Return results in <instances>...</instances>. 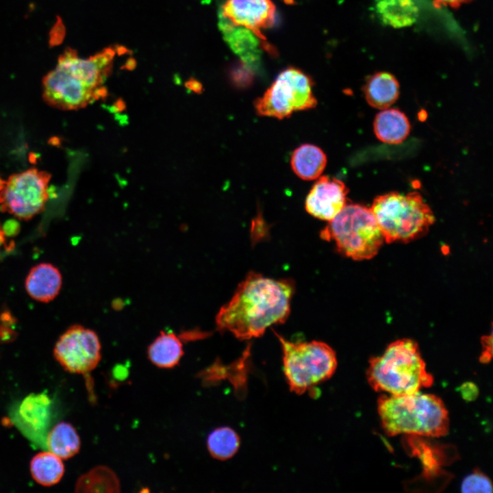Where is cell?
Returning <instances> with one entry per match:
<instances>
[{
  "instance_id": "obj_19",
  "label": "cell",
  "mask_w": 493,
  "mask_h": 493,
  "mask_svg": "<svg viewBox=\"0 0 493 493\" xmlns=\"http://www.w3.org/2000/svg\"><path fill=\"white\" fill-rule=\"evenodd\" d=\"M375 10L379 20L394 28L412 25L419 15L414 0H377Z\"/></svg>"
},
{
  "instance_id": "obj_9",
  "label": "cell",
  "mask_w": 493,
  "mask_h": 493,
  "mask_svg": "<svg viewBox=\"0 0 493 493\" xmlns=\"http://www.w3.org/2000/svg\"><path fill=\"white\" fill-rule=\"evenodd\" d=\"M51 175L31 168L12 175L0 191V210L27 220L43 211L49 198Z\"/></svg>"
},
{
  "instance_id": "obj_10",
  "label": "cell",
  "mask_w": 493,
  "mask_h": 493,
  "mask_svg": "<svg viewBox=\"0 0 493 493\" xmlns=\"http://www.w3.org/2000/svg\"><path fill=\"white\" fill-rule=\"evenodd\" d=\"M101 346L97 334L80 325H74L62 333L55 343L53 355L66 371L87 374L98 365Z\"/></svg>"
},
{
  "instance_id": "obj_28",
  "label": "cell",
  "mask_w": 493,
  "mask_h": 493,
  "mask_svg": "<svg viewBox=\"0 0 493 493\" xmlns=\"http://www.w3.org/2000/svg\"><path fill=\"white\" fill-rule=\"evenodd\" d=\"M470 1L471 0H433V4L434 6L438 8L442 6H449L453 8H457Z\"/></svg>"
},
{
  "instance_id": "obj_6",
  "label": "cell",
  "mask_w": 493,
  "mask_h": 493,
  "mask_svg": "<svg viewBox=\"0 0 493 493\" xmlns=\"http://www.w3.org/2000/svg\"><path fill=\"white\" fill-rule=\"evenodd\" d=\"M320 236L333 240L341 254L357 261L375 257L385 242L370 208L360 204H346Z\"/></svg>"
},
{
  "instance_id": "obj_5",
  "label": "cell",
  "mask_w": 493,
  "mask_h": 493,
  "mask_svg": "<svg viewBox=\"0 0 493 493\" xmlns=\"http://www.w3.org/2000/svg\"><path fill=\"white\" fill-rule=\"evenodd\" d=\"M370 210L387 243L407 242L425 236L435 218L418 192L377 197Z\"/></svg>"
},
{
  "instance_id": "obj_3",
  "label": "cell",
  "mask_w": 493,
  "mask_h": 493,
  "mask_svg": "<svg viewBox=\"0 0 493 493\" xmlns=\"http://www.w3.org/2000/svg\"><path fill=\"white\" fill-rule=\"evenodd\" d=\"M103 84L95 66L68 49L59 57L55 68L43 78V99L58 109L77 110L105 97L107 92Z\"/></svg>"
},
{
  "instance_id": "obj_15",
  "label": "cell",
  "mask_w": 493,
  "mask_h": 493,
  "mask_svg": "<svg viewBox=\"0 0 493 493\" xmlns=\"http://www.w3.org/2000/svg\"><path fill=\"white\" fill-rule=\"evenodd\" d=\"M62 284L60 270L49 263H40L29 272L25 287L27 294L34 300L47 303L59 294Z\"/></svg>"
},
{
  "instance_id": "obj_11",
  "label": "cell",
  "mask_w": 493,
  "mask_h": 493,
  "mask_svg": "<svg viewBox=\"0 0 493 493\" xmlns=\"http://www.w3.org/2000/svg\"><path fill=\"white\" fill-rule=\"evenodd\" d=\"M51 411L52 401L47 394H31L16 407L12 418L16 427L27 438L35 444H45L46 446Z\"/></svg>"
},
{
  "instance_id": "obj_27",
  "label": "cell",
  "mask_w": 493,
  "mask_h": 493,
  "mask_svg": "<svg viewBox=\"0 0 493 493\" xmlns=\"http://www.w3.org/2000/svg\"><path fill=\"white\" fill-rule=\"evenodd\" d=\"M9 325L3 324L0 325V342H10L16 338V333L14 331L11 329Z\"/></svg>"
},
{
  "instance_id": "obj_21",
  "label": "cell",
  "mask_w": 493,
  "mask_h": 493,
  "mask_svg": "<svg viewBox=\"0 0 493 493\" xmlns=\"http://www.w3.org/2000/svg\"><path fill=\"white\" fill-rule=\"evenodd\" d=\"M79 436L70 423L61 422L47 433L46 447L61 459H67L76 455L80 449Z\"/></svg>"
},
{
  "instance_id": "obj_29",
  "label": "cell",
  "mask_w": 493,
  "mask_h": 493,
  "mask_svg": "<svg viewBox=\"0 0 493 493\" xmlns=\"http://www.w3.org/2000/svg\"><path fill=\"white\" fill-rule=\"evenodd\" d=\"M5 181L3 180V179H1V177H0V191L3 188V187L5 184Z\"/></svg>"
},
{
  "instance_id": "obj_24",
  "label": "cell",
  "mask_w": 493,
  "mask_h": 493,
  "mask_svg": "<svg viewBox=\"0 0 493 493\" xmlns=\"http://www.w3.org/2000/svg\"><path fill=\"white\" fill-rule=\"evenodd\" d=\"M240 446L238 434L231 428L215 429L208 435L207 446L210 454L216 459L227 460L233 457Z\"/></svg>"
},
{
  "instance_id": "obj_13",
  "label": "cell",
  "mask_w": 493,
  "mask_h": 493,
  "mask_svg": "<svg viewBox=\"0 0 493 493\" xmlns=\"http://www.w3.org/2000/svg\"><path fill=\"white\" fill-rule=\"evenodd\" d=\"M348 191L344 183L340 179L321 176L306 197L305 210L316 218L329 221L346 205Z\"/></svg>"
},
{
  "instance_id": "obj_12",
  "label": "cell",
  "mask_w": 493,
  "mask_h": 493,
  "mask_svg": "<svg viewBox=\"0 0 493 493\" xmlns=\"http://www.w3.org/2000/svg\"><path fill=\"white\" fill-rule=\"evenodd\" d=\"M275 6L271 0H227L219 15L233 25L242 26L265 39L262 29L273 26Z\"/></svg>"
},
{
  "instance_id": "obj_22",
  "label": "cell",
  "mask_w": 493,
  "mask_h": 493,
  "mask_svg": "<svg viewBox=\"0 0 493 493\" xmlns=\"http://www.w3.org/2000/svg\"><path fill=\"white\" fill-rule=\"evenodd\" d=\"M121 485L115 472L105 466H98L81 476L75 485L76 492H119Z\"/></svg>"
},
{
  "instance_id": "obj_8",
  "label": "cell",
  "mask_w": 493,
  "mask_h": 493,
  "mask_svg": "<svg viewBox=\"0 0 493 493\" xmlns=\"http://www.w3.org/2000/svg\"><path fill=\"white\" fill-rule=\"evenodd\" d=\"M313 82L305 73L290 67L279 73L254 107L260 116L283 119L294 112L314 108L317 101Z\"/></svg>"
},
{
  "instance_id": "obj_1",
  "label": "cell",
  "mask_w": 493,
  "mask_h": 493,
  "mask_svg": "<svg viewBox=\"0 0 493 493\" xmlns=\"http://www.w3.org/2000/svg\"><path fill=\"white\" fill-rule=\"evenodd\" d=\"M294 290L291 279L249 273L216 314L217 329L229 331L240 340L262 336L269 327L286 320Z\"/></svg>"
},
{
  "instance_id": "obj_18",
  "label": "cell",
  "mask_w": 493,
  "mask_h": 493,
  "mask_svg": "<svg viewBox=\"0 0 493 493\" xmlns=\"http://www.w3.org/2000/svg\"><path fill=\"white\" fill-rule=\"evenodd\" d=\"M147 355L157 367L171 368L176 366L184 355L181 338L171 331H161L148 346Z\"/></svg>"
},
{
  "instance_id": "obj_14",
  "label": "cell",
  "mask_w": 493,
  "mask_h": 493,
  "mask_svg": "<svg viewBox=\"0 0 493 493\" xmlns=\"http://www.w3.org/2000/svg\"><path fill=\"white\" fill-rule=\"evenodd\" d=\"M218 22L220 30L231 49L240 57L242 64L255 72L261 60V38L251 30L233 25L220 15Z\"/></svg>"
},
{
  "instance_id": "obj_20",
  "label": "cell",
  "mask_w": 493,
  "mask_h": 493,
  "mask_svg": "<svg viewBox=\"0 0 493 493\" xmlns=\"http://www.w3.org/2000/svg\"><path fill=\"white\" fill-rule=\"evenodd\" d=\"M290 164L294 173L303 180L318 178L327 164V156L317 146L303 144L292 153Z\"/></svg>"
},
{
  "instance_id": "obj_26",
  "label": "cell",
  "mask_w": 493,
  "mask_h": 493,
  "mask_svg": "<svg viewBox=\"0 0 493 493\" xmlns=\"http://www.w3.org/2000/svg\"><path fill=\"white\" fill-rule=\"evenodd\" d=\"M254 73L255 72L241 63L233 68L230 76L232 82L236 87L246 88L252 84Z\"/></svg>"
},
{
  "instance_id": "obj_25",
  "label": "cell",
  "mask_w": 493,
  "mask_h": 493,
  "mask_svg": "<svg viewBox=\"0 0 493 493\" xmlns=\"http://www.w3.org/2000/svg\"><path fill=\"white\" fill-rule=\"evenodd\" d=\"M461 488L462 492L490 493L492 492L491 480L479 469H475L464 479Z\"/></svg>"
},
{
  "instance_id": "obj_2",
  "label": "cell",
  "mask_w": 493,
  "mask_h": 493,
  "mask_svg": "<svg viewBox=\"0 0 493 493\" xmlns=\"http://www.w3.org/2000/svg\"><path fill=\"white\" fill-rule=\"evenodd\" d=\"M377 410L389 436L404 433L438 438L448 432V410L442 400L432 394L382 395L377 401Z\"/></svg>"
},
{
  "instance_id": "obj_4",
  "label": "cell",
  "mask_w": 493,
  "mask_h": 493,
  "mask_svg": "<svg viewBox=\"0 0 493 493\" xmlns=\"http://www.w3.org/2000/svg\"><path fill=\"white\" fill-rule=\"evenodd\" d=\"M368 363L367 381L377 392L405 395L420 392L433 383L418 345L411 339L394 341L381 355L371 357Z\"/></svg>"
},
{
  "instance_id": "obj_17",
  "label": "cell",
  "mask_w": 493,
  "mask_h": 493,
  "mask_svg": "<svg viewBox=\"0 0 493 493\" xmlns=\"http://www.w3.org/2000/svg\"><path fill=\"white\" fill-rule=\"evenodd\" d=\"M373 129L380 141L399 144L409 135L410 123L406 115L399 110L386 108L376 115Z\"/></svg>"
},
{
  "instance_id": "obj_16",
  "label": "cell",
  "mask_w": 493,
  "mask_h": 493,
  "mask_svg": "<svg viewBox=\"0 0 493 493\" xmlns=\"http://www.w3.org/2000/svg\"><path fill=\"white\" fill-rule=\"evenodd\" d=\"M363 90L366 100L370 106L384 110L397 100L399 84L391 73L377 72L367 79Z\"/></svg>"
},
{
  "instance_id": "obj_23",
  "label": "cell",
  "mask_w": 493,
  "mask_h": 493,
  "mask_svg": "<svg viewBox=\"0 0 493 493\" xmlns=\"http://www.w3.org/2000/svg\"><path fill=\"white\" fill-rule=\"evenodd\" d=\"M33 479L39 484L51 486L58 483L64 472L62 459L50 451L36 455L30 462Z\"/></svg>"
},
{
  "instance_id": "obj_7",
  "label": "cell",
  "mask_w": 493,
  "mask_h": 493,
  "mask_svg": "<svg viewBox=\"0 0 493 493\" xmlns=\"http://www.w3.org/2000/svg\"><path fill=\"white\" fill-rule=\"evenodd\" d=\"M275 333L281 345L283 373L290 391L303 394L334 374L338 361L330 346L316 340L292 342Z\"/></svg>"
}]
</instances>
